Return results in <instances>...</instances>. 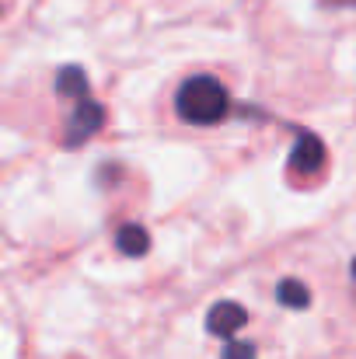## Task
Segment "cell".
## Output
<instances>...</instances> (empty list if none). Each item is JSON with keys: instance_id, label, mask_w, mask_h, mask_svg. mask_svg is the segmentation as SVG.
<instances>
[{"instance_id": "7", "label": "cell", "mask_w": 356, "mask_h": 359, "mask_svg": "<svg viewBox=\"0 0 356 359\" xmlns=\"http://www.w3.org/2000/svg\"><path fill=\"white\" fill-rule=\"evenodd\" d=\"M325 11H343V7H356V0H318Z\"/></svg>"}, {"instance_id": "2", "label": "cell", "mask_w": 356, "mask_h": 359, "mask_svg": "<svg viewBox=\"0 0 356 359\" xmlns=\"http://www.w3.org/2000/svg\"><path fill=\"white\" fill-rule=\"evenodd\" d=\"M325 164H329L325 143H322L315 133L301 129V133H297V143H294V150H290L286 171H290V175H297V178H315V175H322V171H325Z\"/></svg>"}, {"instance_id": "3", "label": "cell", "mask_w": 356, "mask_h": 359, "mask_svg": "<svg viewBox=\"0 0 356 359\" xmlns=\"http://www.w3.org/2000/svg\"><path fill=\"white\" fill-rule=\"evenodd\" d=\"M248 321H251V314H248L241 304L224 300V304H213V307H210V314H206V332L217 335V339H224V342H231Z\"/></svg>"}, {"instance_id": "6", "label": "cell", "mask_w": 356, "mask_h": 359, "mask_svg": "<svg viewBox=\"0 0 356 359\" xmlns=\"http://www.w3.org/2000/svg\"><path fill=\"white\" fill-rule=\"evenodd\" d=\"M220 359H255V346L244 342V339H231V342L224 346Z\"/></svg>"}, {"instance_id": "4", "label": "cell", "mask_w": 356, "mask_h": 359, "mask_svg": "<svg viewBox=\"0 0 356 359\" xmlns=\"http://www.w3.org/2000/svg\"><path fill=\"white\" fill-rule=\"evenodd\" d=\"M116 251L122 258H143L150 251V234L143 224H122L116 231Z\"/></svg>"}, {"instance_id": "5", "label": "cell", "mask_w": 356, "mask_h": 359, "mask_svg": "<svg viewBox=\"0 0 356 359\" xmlns=\"http://www.w3.org/2000/svg\"><path fill=\"white\" fill-rule=\"evenodd\" d=\"M272 297H276V304L286 307V311H308L311 300H315L311 290H308V283H301V279H279L276 290H272Z\"/></svg>"}, {"instance_id": "8", "label": "cell", "mask_w": 356, "mask_h": 359, "mask_svg": "<svg viewBox=\"0 0 356 359\" xmlns=\"http://www.w3.org/2000/svg\"><path fill=\"white\" fill-rule=\"evenodd\" d=\"M350 272H353V279H356V258H353V265H350Z\"/></svg>"}, {"instance_id": "1", "label": "cell", "mask_w": 356, "mask_h": 359, "mask_svg": "<svg viewBox=\"0 0 356 359\" xmlns=\"http://www.w3.org/2000/svg\"><path fill=\"white\" fill-rule=\"evenodd\" d=\"M235 98L231 88L224 84V77L210 74V70H196L189 77L178 81L175 95H171V112L182 126L192 129H217L231 119Z\"/></svg>"}]
</instances>
